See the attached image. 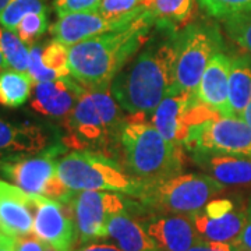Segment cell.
<instances>
[{"label":"cell","instance_id":"1","mask_svg":"<svg viewBox=\"0 0 251 251\" xmlns=\"http://www.w3.org/2000/svg\"><path fill=\"white\" fill-rule=\"evenodd\" d=\"M153 18L145 10L133 23L69 46L70 74L87 90L109 88L125 64L145 44Z\"/></svg>","mask_w":251,"mask_h":251},{"label":"cell","instance_id":"2","mask_svg":"<svg viewBox=\"0 0 251 251\" xmlns=\"http://www.w3.org/2000/svg\"><path fill=\"white\" fill-rule=\"evenodd\" d=\"M175 67V39L148 48L115 77L110 85L112 95L126 112L145 116L171 94Z\"/></svg>","mask_w":251,"mask_h":251},{"label":"cell","instance_id":"3","mask_svg":"<svg viewBox=\"0 0 251 251\" xmlns=\"http://www.w3.org/2000/svg\"><path fill=\"white\" fill-rule=\"evenodd\" d=\"M117 143L126 171L141 183H156L180 175L184 165L183 145L168 141L151 123L126 122Z\"/></svg>","mask_w":251,"mask_h":251},{"label":"cell","instance_id":"4","mask_svg":"<svg viewBox=\"0 0 251 251\" xmlns=\"http://www.w3.org/2000/svg\"><path fill=\"white\" fill-rule=\"evenodd\" d=\"M120 108L110 87L87 90L63 122L67 133L63 144L74 151H91L117 141L126 123Z\"/></svg>","mask_w":251,"mask_h":251},{"label":"cell","instance_id":"5","mask_svg":"<svg viewBox=\"0 0 251 251\" xmlns=\"http://www.w3.org/2000/svg\"><path fill=\"white\" fill-rule=\"evenodd\" d=\"M63 184L72 191H117L135 197L141 181L125 173L113 158L94 151H74L63 155L56 163Z\"/></svg>","mask_w":251,"mask_h":251},{"label":"cell","instance_id":"6","mask_svg":"<svg viewBox=\"0 0 251 251\" xmlns=\"http://www.w3.org/2000/svg\"><path fill=\"white\" fill-rule=\"evenodd\" d=\"M222 190L224 186L208 175L187 173L156 183H141L135 197L159 211L194 215Z\"/></svg>","mask_w":251,"mask_h":251},{"label":"cell","instance_id":"7","mask_svg":"<svg viewBox=\"0 0 251 251\" xmlns=\"http://www.w3.org/2000/svg\"><path fill=\"white\" fill-rule=\"evenodd\" d=\"M66 151L53 144L42 152L17 158H0V173L28 194L44 196L69 204L75 191L67 188L57 175V155Z\"/></svg>","mask_w":251,"mask_h":251},{"label":"cell","instance_id":"8","mask_svg":"<svg viewBox=\"0 0 251 251\" xmlns=\"http://www.w3.org/2000/svg\"><path fill=\"white\" fill-rule=\"evenodd\" d=\"M176 42L175 85L169 95L193 94L205 72L212 56L221 50L222 39L219 31L211 25H187L180 31Z\"/></svg>","mask_w":251,"mask_h":251},{"label":"cell","instance_id":"9","mask_svg":"<svg viewBox=\"0 0 251 251\" xmlns=\"http://www.w3.org/2000/svg\"><path fill=\"white\" fill-rule=\"evenodd\" d=\"M183 147L193 153L251 156V128L240 117L219 116L191 126Z\"/></svg>","mask_w":251,"mask_h":251},{"label":"cell","instance_id":"10","mask_svg":"<svg viewBox=\"0 0 251 251\" xmlns=\"http://www.w3.org/2000/svg\"><path fill=\"white\" fill-rule=\"evenodd\" d=\"M69 205L73 209L77 237L84 243L103 237L109 219L126 211L120 196L95 190L75 191Z\"/></svg>","mask_w":251,"mask_h":251},{"label":"cell","instance_id":"11","mask_svg":"<svg viewBox=\"0 0 251 251\" xmlns=\"http://www.w3.org/2000/svg\"><path fill=\"white\" fill-rule=\"evenodd\" d=\"M32 232L42 242L62 251H70L77 239L72 206L52 198L36 196Z\"/></svg>","mask_w":251,"mask_h":251},{"label":"cell","instance_id":"12","mask_svg":"<svg viewBox=\"0 0 251 251\" xmlns=\"http://www.w3.org/2000/svg\"><path fill=\"white\" fill-rule=\"evenodd\" d=\"M130 17L123 20H112L102 16L98 10L95 11H81V13H70L66 16H60L59 20L52 24L50 35L54 41H59L66 46H73L78 42L87 41L94 36L102 35L117 28L125 27L138 18L147 7L144 6Z\"/></svg>","mask_w":251,"mask_h":251},{"label":"cell","instance_id":"13","mask_svg":"<svg viewBox=\"0 0 251 251\" xmlns=\"http://www.w3.org/2000/svg\"><path fill=\"white\" fill-rule=\"evenodd\" d=\"M85 91V87L69 77L38 82L31 94V108L42 116L64 120Z\"/></svg>","mask_w":251,"mask_h":251},{"label":"cell","instance_id":"14","mask_svg":"<svg viewBox=\"0 0 251 251\" xmlns=\"http://www.w3.org/2000/svg\"><path fill=\"white\" fill-rule=\"evenodd\" d=\"M36 196L0 179V230L11 237L32 233Z\"/></svg>","mask_w":251,"mask_h":251},{"label":"cell","instance_id":"15","mask_svg":"<svg viewBox=\"0 0 251 251\" xmlns=\"http://www.w3.org/2000/svg\"><path fill=\"white\" fill-rule=\"evenodd\" d=\"M143 226L159 251H187L202 239L191 215L153 216Z\"/></svg>","mask_w":251,"mask_h":251},{"label":"cell","instance_id":"16","mask_svg":"<svg viewBox=\"0 0 251 251\" xmlns=\"http://www.w3.org/2000/svg\"><path fill=\"white\" fill-rule=\"evenodd\" d=\"M52 145L45 127L0 119V158H17L42 152Z\"/></svg>","mask_w":251,"mask_h":251},{"label":"cell","instance_id":"17","mask_svg":"<svg viewBox=\"0 0 251 251\" xmlns=\"http://www.w3.org/2000/svg\"><path fill=\"white\" fill-rule=\"evenodd\" d=\"M232 57L224 52H216L206 66L205 72L193 92L194 99L221 116H227L229 103V74Z\"/></svg>","mask_w":251,"mask_h":251},{"label":"cell","instance_id":"18","mask_svg":"<svg viewBox=\"0 0 251 251\" xmlns=\"http://www.w3.org/2000/svg\"><path fill=\"white\" fill-rule=\"evenodd\" d=\"M191 100L193 94L188 92L168 95L151 113H148V123H151L168 141L183 145L190 128L187 113Z\"/></svg>","mask_w":251,"mask_h":251},{"label":"cell","instance_id":"19","mask_svg":"<svg viewBox=\"0 0 251 251\" xmlns=\"http://www.w3.org/2000/svg\"><path fill=\"white\" fill-rule=\"evenodd\" d=\"M193 156L198 166L222 186L251 184V156L224 153H200Z\"/></svg>","mask_w":251,"mask_h":251},{"label":"cell","instance_id":"20","mask_svg":"<svg viewBox=\"0 0 251 251\" xmlns=\"http://www.w3.org/2000/svg\"><path fill=\"white\" fill-rule=\"evenodd\" d=\"M191 216L202 239L224 243H233L250 221V212L247 209L236 208L221 218H209L201 211Z\"/></svg>","mask_w":251,"mask_h":251},{"label":"cell","instance_id":"21","mask_svg":"<svg viewBox=\"0 0 251 251\" xmlns=\"http://www.w3.org/2000/svg\"><path fill=\"white\" fill-rule=\"evenodd\" d=\"M103 237H112L123 251H159L143 225L126 212L109 219Z\"/></svg>","mask_w":251,"mask_h":251},{"label":"cell","instance_id":"22","mask_svg":"<svg viewBox=\"0 0 251 251\" xmlns=\"http://www.w3.org/2000/svg\"><path fill=\"white\" fill-rule=\"evenodd\" d=\"M251 102V60L246 56L232 57L229 74L227 116L242 119L244 109Z\"/></svg>","mask_w":251,"mask_h":251},{"label":"cell","instance_id":"23","mask_svg":"<svg viewBox=\"0 0 251 251\" xmlns=\"http://www.w3.org/2000/svg\"><path fill=\"white\" fill-rule=\"evenodd\" d=\"M158 27L179 29L186 28L194 11L196 0H144Z\"/></svg>","mask_w":251,"mask_h":251},{"label":"cell","instance_id":"24","mask_svg":"<svg viewBox=\"0 0 251 251\" xmlns=\"http://www.w3.org/2000/svg\"><path fill=\"white\" fill-rule=\"evenodd\" d=\"M34 81L28 73L13 69L0 72V105L4 108L17 109L27 102L32 94Z\"/></svg>","mask_w":251,"mask_h":251},{"label":"cell","instance_id":"25","mask_svg":"<svg viewBox=\"0 0 251 251\" xmlns=\"http://www.w3.org/2000/svg\"><path fill=\"white\" fill-rule=\"evenodd\" d=\"M0 52L3 53L10 69L21 73L28 72L29 48L25 45L16 31L0 25Z\"/></svg>","mask_w":251,"mask_h":251},{"label":"cell","instance_id":"26","mask_svg":"<svg viewBox=\"0 0 251 251\" xmlns=\"http://www.w3.org/2000/svg\"><path fill=\"white\" fill-rule=\"evenodd\" d=\"M29 13H48L44 0H10L0 13V25L16 31L21 20Z\"/></svg>","mask_w":251,"mask_h":251},{"label":"cell","instance_id":"27","mask_svg":"<svg viewBox=\"0 0 251 251\" xmlns=\"http://www.w3.org/2000/svg\"><path fill=\"white\" fill-rule=\"evenodd\" d=\"M198 3L206 14L224 20L251 11V0H198Z\"/></svg>","mask_w":251,"mask_h":251},{"label":"cell","instance_id":"28","mask_svg":"<svg viewBox=\"0 0 251 251\" xmlns=\"http://www.w3.org/2000/svg\"><path fill=\"white\" fill-rule=\"evenodd\" d=\"M42 62L49 70L54 72L60 78L69 77V46H66L59 41L52 39L42 49Z\"/></svg>","mask_w":251,"mask_h":251},{"label":"cell","instance_id":"29","mask_svg":"<svg viewBox=\"0 0 251 251\" xmlns=\"http://www.w3.org/2000/svg\"><path fill=\"white\" fill-rule=\"evenodd\" d=\"M48 28V13H29L21 20L16 32L25 45L32 46Z\"/></svg>","mask_w":251,"mask_h":251},{"label":"cell","instance_id":"30","mask_svg":"<svg viewBox=\"0 0 251 251\" xmlns=\"http://www.w3.org/2000/svg\"><path fill=\"white\" fill-rule=\"evenodd\" d=\"M225 28L236 44L251 53V11L226 18Z\"/></svg>","mask_w":251,"mask_h":251},{"label":"cell","instance_id":"31","mask_svg":"<svg viewBox=\"0 0 251 251\" xmlns=\"http://www.w3.org/2000/svg\"><path fill=\"white\" fill-rule=\"evenodd\" d=\"M143 0H102L98 11L106 18L123 20L143 7Z\"/></svg>","mask_w":251,"mask_h":251},{"label":"cell","instance_id":"32","mask_svg":"<svg viewBox=\"0 0 251 251\" xmlns=\"http://www.w3.org/2000/svg\"><path fill=\"white\" fill-rule=\"evenodd\" d=\"M42 49L44 48H41L39 45L29 46V63H28L27 73L35 84L60 78L56 73L49 70L44 64V62H42Z\"/></svg>","mask_w":251,"mask_h":251},{"label":"cell","instance_id":"33","mask_svg":"<svg viewBox=\"0 0 251 251\" xmlns=\"http://www.w3.org/2000/svg\"><path fill=\"white\" fill-rule=\"evenodd\" d=\"M102 0H53V7L57 16H66L70 13L95 11L99 9Z\"/></svg>","mask_w":251,"mask_h":251},{"label":"cell","instance_id":"34","mask_svg":"<svg viewBox=\"0 0 251 251\" xmlns=\"http://www.w3.org/2000/svg\"><path fill=\"white\" fill-rule=\"evenodd\" d=\"M14 249L16 251H50V244L29 233L14 237Z\"/></svg>","mask_w":251,"mask_h":251},{"label":"cell","instance_id":"35","mask_svg":"<svg viewBox=\"0 0 251 251\" xmlns=\"http://www.w3.org/2000/svg\"><path fill=\"white\" fill-rule=\"evenodd\" d=\"M204 214L209 218H221V216L226 215L227 212H230L234 209V202L232 200L227 198H218V200H212L209 201L205 206Z\"/></svg>","mask_w":251,"mask_h":251},{"label":"cell","instance_id":"36","mask_svg":"<svg viewBox=\"0 0 251 251\" xmlns=\"http://www.w3.org/2000/svg\"><path fill=\"white\" fill-rule=\"evenodd\" d=\"M187 251H237L232 243H224V242H211L201 239L197 242L191 249Z\"/></svg>","mask_w":251,"mask_h":251},{"label":"cell","instance_id":"37","mask_svg":"<svg viewBox=\"0 0 251 251\" xmlns=\"http://www.w3.org/2000/svg\"><path fill=\"white\" fill-rule=\"evenodd\" d=\"M232 244L237 251H251V219L244 226L240 236Z\"/></svg>","mask_w":251,"mask_h":251},{"label":"cell","instance_id":"38","mask_svg":"<svg viewBox=\"0 0 251 251\" xmlns=\"http://www.w3.org/2000/svg\"><path fill=\"white\" fill-rule=\"evenodd\" d=\"M0 251H16V249H14V237L1 232L0 233Z\"/></svg>","mask_w":251,"mask_h":251},{"label":"cell","instance_id":"39","mask_svg":"<svg viewBox=\"0 0 251 251\" xmlns=\"http://www.w3.org/2000/svg\"><path fill=\"white\" fill-rule=\"evenodd\" d=\"M78 251H123L113 244H90Z\"/></svg>","mask_w":251,"mask_h":251},{"label":"cell","instance_id":"40","mask_svg":"<svg viewBox=\"0 0 251 251\" xmlns=\"http://www.w3.org/2000/svg\"><path fill=\"white\" fill-rule=\"evenodd\" d=\"M242 119L251 128V102L247 105V108L244 109V112H243V115H242Z\"/></svg>","mask_w":251,"mask_h":251},{"label":"cell","instance_id":"41","mask_svg":"<svg viewBox=\"0 0 251 251\" xmlns=\"http://www.w3.org/2000/svg\"><path fill=\"white\" fill-rule=\"evenodd\" d=\"M7 67H9V64H7V62H6V59H4L3 53L0 52V72H1V70H6Z\"/></svg>","mask_w":251,"mask_h":251},{"label":"cell","instance_id":"42","mask_svg":"<svg viewBox=\"0 0 251 251\" xmlns=\"http://www.w3.org/2000/svg\"><path fill=\"white\" fill-rule=\"evenodd\" d=\"M10 0H0V13L3 11V10L6 9V6L9 4Z\"/></svg>","mask_w":251,"mask_h":251},{"label":"cell","instance_id":"43","mask_svg":"<svg viewBox=\"0 0 251 251\" xmlns=\"http://www.w3.org/2000/svg\"><path fill=\"white\" fill-rule=\"evenodd\" d=\"M0 233H1V230H0Z\"/></svg>","mask_w":251,"mask_h":251},{"label":"cell","instance_id":"44","mask_svg":"<svg viewBox=\"0 0 251 251\" xmlns=\"http://www.w3.org/2000/svg\"><path fill=\"white\" fill-rule=\"evenodd\" d=\"M143 1H144V0H143Z\"/></svg>","mask_w":251,"mask_h":251}]
</instances>
